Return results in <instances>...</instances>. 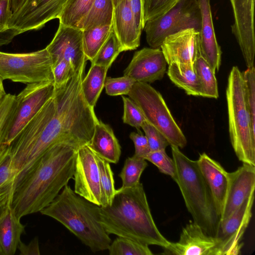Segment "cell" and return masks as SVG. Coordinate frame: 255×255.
Here are the masks:
<instances>
[{
    "mask_svg": "<svg viewBox=\"0 0 255 255\" xmlns=\"http://www.w3.org/2000/svg\"><path fill=\"white\" fill-rule=\"evenodd\" d=\"M86 65L55 88L53 96L9 144L17 183L56 144L80 147L90 143L99 120L82 90Z\"/></svg>",
    "mask_w": 255,
    "mask_h": 255,
    "instance_id": "cell-1",
    "label": "cell"
},
{
    "mask_svg": "<svg viewBox=\"0 0 255 255\" xmlns=\"http://www.w3.org/2000/svg\"><path fill=\"white\" fill-rule=\"evenodd\" d=\"M79 147L66 142L57 143L26 172L15 188L11 204L18 218L40 212L73 178Z\"/></svg>",
    "mask_w": 255,
    "mask_h": 255,
    "instance_id": "cell-2",
    "label": "cell"
},
{
    "mask_svg": "<svg viewBox=\"0 0 255 255\" xmlns=\"http://www.w3.org/2000/svg\"><path fill=\"white\" fill-rule=\"evenodd\" d=\"M100 221L108 234L163 248L169 244L152 216L142 183L116 190L110 205L100 206Z\"/></svg>",
    "mask_w": 255,
    "mask_h": 255,
    "instance_id": "cell-3",
    "label": "cell"
},
{
    "mask_svg": "<svg viewBox=\"0 0 255 255\" xmlns=\"http://www.w3.org/2000/svg\"><path fill=\"white\" fill-rule=\"evenodd\" d=\"M100 208L76 194L67 184L40 212L60 222L96 253L108 250L112 243L101 223Z\"/></svg>",
    "mask_w": 255,
    "mask_h": 255,
    "instance_id": "cell-4",
    "label": "cell"
},
{
    "mask_svg": "<svg viewBox=\"0 0 255 255\" xmlns=\"http://www.w3.org/2000/svg\"><path fill=\"white\" fill-rule=\"evenodd\" d=\"M171 147L175 166L172 179L178 186L193 222L207 234L215 237L220 217L197 160L189 158L177 146Z\"/></svg>",
    "mask_w": 255,
    "mask_h": 255,
    "instance_id": "cell-5",
    "label": "cell"
},
{
    "mask_svg": "<svg viewBox=\"0 0 255 255\" xmlns=\"http://www.w3.org/2000/svg\"><path fill=\"white\" fill-rule=\"evenodd\" d=\"M229 130L232 147L239 160L255 166V131L246 103L242 73L237 66L229 74L226 89Z\"/></svg>",
    "mask_w": 255,
    "mask_h": 255,
    "instance_id": "cell-6",
    "label": "cell"
},
{
    "mask_svg": "<svg viewBox=\"0 0 255 255\" xmlns=\"http://www.w3.org/2000/svg\"><path fill=\"white\" fill-rule=\"evenodd\" d=\"M128 95L139 108L146 121L165 137L170 145L185 146L186 138L159 92L148 83L136 82Z\"/></svg>",
    "mask_w": 255,
    "mask_h": 255,
    "instance_id": "cell-7",
    "label": "cell"
},
{
    "mask_svg": "<svg viewBox=\"0 0 255 255\" xmlns=\"http://www.w3.org/2000/svg\"><path fill=\"white\" fill-rule=\"evenodd\" d=\"M0 77L27 85L54 83L50 55L46 48L24 53L0 51Z\"/></svg>",
    "mask_w": 255,
    "mask_h": 255,
    "instance_id": "cell-8",
    "label": "cell"
},
{
    "mask_svg": "<svg viewBox=\"0 0 255 255\" xmlns=\"http://www.w3.org/2000/svg\"><path fill=\"white\" fill-rule=\"evenodd\" d=\"M201 13L197 0H180L167 12L146 21L144 29L151 48H160L168 36L188 28L200 31Z\"/></svg>",
    "mask_w": 255,
    "mask_h": 255,
    "instance_id": "cell-9",
    "label": "cell"
},
{
    "mask_svg": "<svg viewBox=\"0 0 255 255\" xmlns=\"http://www.w3.org/2000/svg\"><path fill=\"white\" fill-rule=\"evenodd\" d=\"M53 82L29 84L17 96L15 107L1 143L9 144L53 96Z\"/></svg>",
    "mask_w": 255,
    "mask_h": 255,
    "instance_id": "cell-10",
    "label": "cell"
},
{
    "mask_svg": "<svg viewBox=\"0 0 255 255\" xmlns=\"http://www.w3.org/2000/svg\"><path fill=\"white\" fill-rule=\"evenodd\" d=\"M254 194L227 218L220 221L215 237L219 243V255H237L243 246L240 243L252 216Z\"/></svg>",
    "mask_w": 255,
    "mask_h": 255,
    "instance_id": "cell-11",
    "label": "cell"
},
{
    "mask_svg": "<svg viewBox=\"0 0 255 255\" xmlns=\"http://www.w3.org/2000/svg\"><path fill=\"white\" fill-rule=\"evenodd\" d=\"M66 0H25L18 10L11 15L8 29L21 33L42 28L47 22L57 18Z\"/></svg>",
    "mask_w": 255,
    "mask_h": 255,
    "instance_id": "cell-12",
    "label": "cell"
},
{
    "mask_svg": "<svg viewBox=\"0 0 255 255\" xmlns=\"http://www.w3.org/2000/svg\"><path fill=\"white\" fill-rule=\"evenodd\" d=\"M73 178L74 192L101 206L102 191L96 155L87 144L77 149Z\"/></svg>",
    "mask_w": 255,
    "mask_h": 255,
    "instance_id": "cell-13",
    "label": "cell"
},
{
    "mask_svg": "<svg viewBox=\"0 0 255 255\" xmlns=\"http://www.w3.org/2000/svg\"><path fill=\"white\" fill-rule=\"evenodd\" d=\"M233 14V34L239 45L247 68L254 66L255 0H229Z\"/></svg>",
    "mask_w": 255,
    "mask_h": 255,
    "instance_id": "cell-14",
    "label": "cell"
},
{
    "mask_svg": "<svg viewBox=\"0 0 255 255\" xmlns=\"http://www.w3.org/2000/svg\"><path fill=\"white\" fill-rule=\"evenodd\" d=\"M52 63V68L60 61L69 62L75 71L87 63L82 42V30L59 23L54 38L46 47Z\"/></svg>",
    "mask_w": 255,
    "mask_h": 255,
    "instance_id": "cell-15",
    "label": "cell"
},
{
    "mask_svg": "<svg viewBox=\"0 0 255 255\" xmlns=\"http://www.w3.org/2000/svg\"><path fill=\"white\" fill-rule=\"evenodd\" d=\"M164 249V254L219 255V243L216 238L207 234L193 222L183 228L178 242H170Z\"/></svg>",
    "mask_w": 255,
    "mask_h": 255,
    "instance_id": "cell-16",
    "label": "cell"
},
{
    "mask_svg": "<svg viewBox=\"0 0 255 255\" xmlns=\"http://www.w3.org/2000/svg\"><path fill=\"white\" fill-rule=\"evenodd\" d=\"M166 61L160 48H143L136 51L124 71V75L135 82L152 83L161 80L166 70Z\"/></svg>",
    "mask_w": 255,
    "mask_h": 255,
    "instance_id": "cell-17",
    "label": "cell"
},
{
    "mask_svg": "<svg viewBox=\"0 0 255 255\" xmlns=\"http://www.w3.org/2000/svg\"><path fill=\"white\" fill-rule=\"evenodd\" d=\"M199 34L195 29L188 28L167 36L160 47L166 63L193 64L200 54Z\"/></svg>",
    "mask_w": 255,
    "mask_h": 255,
    "instance_id": "cell-18",
    "label": "cell"
},
{
    "mask_svg": "<svg viewBox=\"0 0 255 255\" xmlns=\"http://www.w3.org/2000/svg\"><path fill=\"white\" fill-rule=\"evenodd\" d=\"M255 189V166L247 163L229 172V183L221 220L233 213Z\"/></svg>",
    "mask_w": 255,
    "mask_h": 255,
    "instance_id": "cell-19",
    "label": "cell"
},
{
    "mask_svg": "<svg viewBox=\"0 0 255 255\" xmlns=\"http://www.w3.org/2000/svg\"><path fill=\"white\" fill-rule=\"evenodd\" d=\"M197 0L201 18L199 34L200 55L216 73L221 65L222 51L214 30L211 0Z\"/></svg>",
    "mask_w": 255,
    "mask_h": 255,
    "instance_id": "cell-20",
    "label": "cell"
},
{
    "mask_svg": "<svg viewBox=\"0 0 255 255\" xmlns=\"http://www.w3.org/2000/svg\"><path fill=\"white\" fill-rule=\"evenodd\" d=\"M197 162L221 218L229 187V172L219 162L204 152L200 154Z\"/></svg>",
    "mask_w": 255,
    "mask_h": 255,
    "instance_id": "cell-21",
    "label": "cell"
},
{
    "mask_svg": "<svg viewBox=\"0 0 255 255\" xmlns=\"http://www.w3.org/2000/svg\"><path fill=\"white\" fill-rule=\"evenodd\" d=\"M112 25L123 51L139 47L141 32L134 21L129 0H123L115 6Z\"/></svg>",
    "mask_w": 255,
    "mask_h": 255,
    "instance_id": "cell-22",
    "label": "cell"
},
{
    "mask_svg": "<svg viewBox=\"0 0 255 255\" xmlns=\"http://www.w3.org/2000/svg\"><path fill=\"white\" fill-rule=\"evenodd\" d=\"M25 226L11 206L0 213V255H13Z\"/></svg>",
    "mask_w": 255,
    "mask_h": 255,
    "instance_id": "cell-23",
    "label": "cell"
},
{
    "mask_svg": "<svg viewBox=\"0 0 255 255\" xmlns=\"http://www.w3.org/2000/svg\"><path fill=\"white\" fill-rule=\"evenodd\" d=\"M98 156L110 163H117L121 147L111 127L99 120L95 127L92 138L87 144Z\"/></svg>",
    "mask_w": 255,
    "mask_h": 255,
    "instance_id": "cell-24",
    "label": "cell"
},
{
    "mask_svg": "<svg viewBox=\"0 0 255 255\" xmlns=\"http://www.w3.org/2000/svg\"><path fill=\"white\" fill-rule=\"evenodd\" d=\"M16 186L9 144H0V213L11 206Z\"/></svg>",
    "mask_w": 255,
    "mask_h": 255,
    "instance_id": "cell-25",
    "label": "cell"
},
{
    "mask_svg": "<svg viewBox=\"0 0 255 255\" xmlns=\"http://www.w3.org/2000/svg\"><path fill=\"white\" fill-rule=\"evenodd\" d=\"M168 65L167 75L175 85L187 95L203 97L202 85L193 64L172 63Z\"/></svg>",
    "mask_w": 255,
    "mask_h": 255,
    "instance_id": "cell-26",
    "label": "cell"
},
{
    "mask_svg": "<svg viewBox=\"0 0 255 255\" xmlns=\"http://www.w3.org/2000/svg\"><path fill=\"white\" fill-rule=\"evenodd\" d=\"M108 70L104 66L91 64L86 76L82 81L81 88L84 98L93 108L104 87Z\"/></svg>",
    "mask_w": 255,
    "mask_h": 255,
    "instance_id": "cell-27",
    "label": "cell"
},
{
    "mask_svg": "<svg viewBox=\"0 0 255 255\" xmlns=\"http://www.w3.org/2000/svg\"><path fill=\"white\" fill-rule=\"evenodd\" d=\"M113 25H100L82 30L84 53L87 60L94 61L100 49L108 38Z\"/></svg>",
    "mask_w": 255,
    "mask_h": 255,
    "instance_id": "cell-28",
    "label": "cell"
},
{
    "mask_svg": "<svg viewBox=\"0 0 255 255\" xmlns=\"http://www.w3.org/2000/svg\"><path fill=\"white\" fill-rule=\"evenodd\" d=\"M114 7L113 0H94L80 29L112 24Z\"/></svg>",
    "mask_w": 255,
    "mask_h": 255,
    "instance_id": "cell-29",
    "label": "cell"
},
{
    "mask_svg": "<svg viewBox=\"0 0 255 255\" xmlns=\"http://www.w3.org/2000/svg\"><path fill=\"white\" fill-rule=\"evenodd\" d=\"M94 0H67L57 18L59 23L80 29Z\"/></svg>",
    "mask_w": 255,
    "mask_h": 255,
    "instance_id": "cell-30",
    "label": "cell"
},
{
    "mask_svg": "<svg viewBox=\"0 0 255 255\" xmlns=\"http://www.w3.org/2000/svg\"><path fill=\"white\" fill-rule=\"evenodd\" d=\"M193 66L202 85L203 97L217 99L219 94L215 73L200 54Z\"/></svg>",
    "mask_w": 255,
    "mask_h": 255,
    "instance_id": "cell-31",
    "label": "cell"
},
{
    "mask_svg": "<svg viewBox=\"0 0 255 255\" xmlns=\"http://www.w3.org/2000/svg\"><path fill=\"white\" fill-rule=\"evenodd\" d=\"M147 165L144 158L134 155L128 157L119 175L122 181L121 187H132L139 184L141 174Z\"/></svg>",
    "mask_w": 255,
    "mask_h": 255,
    "instance_id": "cell-32",
    "label": "cell"
},
{
    "mask_svg": "<svg viewBox=\"0 0 255 255\" xmlns=\"http://www.w3.org/2000/svg\"><path fill=\"white\" fill-rule=\"evenodd\" d=\"M96 155L99 170L102 191L101 206H106L111 204L116 191L115 188L114 174L110 163L96 154Z\"/></svg>",
    "mask_w": 255,
    "mask_h": 255,
    "instance_id": "cell-33",
    "label": "cell"
},
{
    "mask_svg": "<svg viewBox=\"0 0 255 255\" xmlns=\"http://www.w3.org/2000/svg\"><path fill=\"white\" fill-rule=\"evenodd\" d=\"M110 255H151L148 245L133 240L119 237L110 245Z\"/></svg>",
    "mask_w": 255,
    "mask_h": 255,
    "instance_id": "cell-34",
    "label": "cell"
},
{
    "mask_svg": "<svg viewBox=\"0 0 255 255\" xmlns=\"http://www.w3.org/2000/svg\"><path fill=\"white\" fill-rule=\"evenodd\" d=\"M123 51L122 45L113 29L91 64L104 66L109 69Z\"/></svg>",
    "mask_w": 255,
    "mask_h": 255,
    "instance_id": "cell-35",
    "label": "cell"
},
{
    "mask_svg": "<svg viewBox=\"0 0 255 255\" xmlns=\"http://www.w3.org/2000/svg\"><path fill=\"white\" fill-rule=\"evenodd\" d=\"M242 76L244 81L246 101L249 110L252 127L255 131V67L247 68V69L242 73Z\"/></svg>",
    "mask_w": 255,
    "mask_h": 255,
    "instance_id": "cell-36",
    "label": "cell"
},
{
    "mask_svg": "<svg viewBox=\"0 0 255 255\" xmlns=\"http://www.w3.org/2000/svg\"><path fill=\"white\" fill-rule=\"evenodd\" d=\"M180 0H142L144 22L164 14Z\"/></svg>",
    "mask_w": 255,
    "mask_h": 255,
    "instance_id": "cell-37",
    "label": "cell"
},
{
    "mask_svg": "<svg viewBox=\"0 0 255 255\" xmlns=\"http://www.w3.org/2000/svg\"><path fill=\"white\" fill-rule=\"evenodd\" d=\"M124 103V123L139 130L146 121L138 106L129 98L122 97Z\"/></svg>",
    "mask_w": 255,
    "mask_h": 255,
    "instance_id": "cell-38",
    "label": "cell"
},
{
    "mask_svg": "<svg viewBox=\"0 0 255 255\" xmlns=\"http://www.w3.org/2000/svg\"><path fill=\"white\" fill-rule=\"evenodd\" d=\"M135 82L131 78L125 75L117 78L106 77L104 87L109 96L128 95Z\"/></svg>",
    "mask_w": 255,
    "mask_h": 255,
    "instance_id": "cell-39",
    "label": "cell"
},
{
    "mask_svg": "<svg viewBox=\"0 0 255 255\" xmlns=\"http://www.w3.org/2000/svg\"><path fill=\"white\" fill-rule=\"evenodd\" d=\"M155 165L159 171L173 177L175 174V166L172 158L166 153L165 150L150 151L145 157Z\"/></svg>",
    "mask_w": 255,
    "mask_h": 255,
    "instance_id": "cell-40",
    "label": "cell"
},
{
    "mask_svg": "<svg viewBox=\"0 0 255 255\" xmlns=\"http://www.w3.org/2000/svg\"><path fill=\"white\" fill-rule=\"evenodd\" d=\"M141 128L144 132L150 151L165 150L166 147L170 145L165 137L146 121Z\"/></svg>",
    "mask_w": 255,
    "mask_h": 255,
    "instance_id": "cell-41",
    "label": "cell"
},
{
    "mask_svg": "<svg viewBox=\"0 0 255 255\" xmlns=\"http://www.w3.org/2000/svg\"><path fill=\"white\" fill-rule=\"evenodd\" d=\"M15 107V95L6 94L0 102V144Z\"/></svg>",
    "mask_w": 255,
    "mask_h": 255,
    "instance_id": "cell-42",
    "label": "cell"
},
{
    "mask_svg": "<svg viewBox=\"0 0 255 255\" xmlns=\"http://www.w3.org/2000/svg\"><path fill=\"white\" fill-rule=\"evenodd\" d=\"M76 72L72 65L63 59L53 67L54 84L58 88L66 82Z\"/></svg>",
    "mask_w": 255,
    "mask_h": 255,
    "instance_id": "cell-43",
    "label": "cell"
},
{
    "mask_svg": "<svg viewBox=\"0 0 255 255\" xmlns=\"http://www.w3.org/2000/svg\"><path fill=\"white\" fill-rule=\"evenodd\" d=\"M129 138L133 141L135 148L133 155L145 159L150 152L147 140L145 135L135 132H131Z\"/></svg>",
    "mask_w": 255,
    "mask_h": 255,
    "instance_id": "cell-44",
    "label": "cell"
},
{
    "mask_svg": "<svg viewBox=\"0 0 255 255\" xmlns=\"http://www.w3.org/2000/svg\"><path fill=\"white\" fill-rule=\"evenodd\" d=\"M129 3L136 26L141 32L144 26L142 0H129Z\"/></svg>",
    "mask_w": 255,
    "mask_h": 255,
    "instance_id": "cell-45",
    "label": "cell"
},
{
    "mask_svg": "<svg viewBox=\"0 0 255 255\" xmlns=\"http://www.w3.org/2000/svg\"><path fill=\"white\" fill-rule=\"evenodd\" d=\"M17 249L22 255H39L40 254L38 239L37 237L32 239L29 244L26 245L20 241Z\"/></svg>",
    "mask_w": 255,
    "mask_h": 255,
    "instance_id": "cell-46",
    "label": "cell"
},
{
    "mask_svg": "<svg viewBox=\"0 0 255 255\" xmlns=\"http://www.w3.org/2000/svg\"><path fill=\"white\" fill-rule=\"evenodd\" d=\"M10 17L9 0H3L0 2V32L7 28V23Z\"/></svg>",
    "mask_w": 255,
    "mask_h": 255,
    "instance_id": "cell-47",
    "label": "cell"
},
{
    "mask_svg": "<svg viewBox=\"0 0 255 255\" xmlns=\"http://www.w3.org/2000/svg\"><path fill=\"white\" fill-rule=\"evenodd\" d=\"M19 34L18 31L12 28L0 32V46L8 44L15 36Z\"/></svg>",
    "mask_w": 255,
    "mask_h": 255,
    "instance_id": "cell-48",
    "label": "cell"
},
{
    "mask_svg": "<svg viewBox=\"0 0 255 255\" xmlns=\"http://www.w3.org/2000/svg\"><path fill=\"white\" fill-rule=\"evenodd\" d=\"M25 0H9L10 16L16 12Z\"/></svg>",
    "mask_w": 255,
    "mask_h": 255,
    "instance_id": "cell-49",
    "label": "cell"
},
{
    "mask_svg": "<svg viewBox=\"0 0 255 255\" xmlns=\"http://www.w3.org/2000/svg\"><path fill=\"white\" fill-rule=\"evenodd\" d=\"M6 94L3 85V80L0 77V102Z\"/></svg>",
    "mask_w": 255,
    "mask_h": 255,
    "instance_id": "cell-50",
    "label": "cell"
},
{
    "mask_svg": "<svg viewBox=\"0 0 255 255\" xmlns=\"http://www.w3.org/2000/svg\"><path fill=\"white\" fill-rule=\"evenodd\" d=\"M123 0H113L114 6L117 5L119 2Z\"/></svg>",
    "mask_w": 255,
    "mask_h": 255,
    "instance_id": "cell-51",
    "label": "cell"
},
{
    "mask_svg": "<svg viewBox=\"0 0 255 255\" xmlns=\"http://www.w3.org/2000/svg\"><path fill=\"white\" fill-rule=\"evenodd\" d=\"M3 0H0V2L2 1H3Z\"/></svg>",
    "mask_w": 255,
    "mask_h": 255,
    "instance_id": "cell-52",
    "label": "cell"
},
{
    "mask_svg": "<svg viewBox=\"0 0 255 255\" xmlns=\"http://www.w3.org/2000/svg\"></svg>",
    "mask_w": 255,
    "mask_h": 255,
    "instance_id": "cell-53",
    "label": "cell"
}]
</instances>
